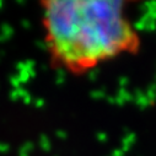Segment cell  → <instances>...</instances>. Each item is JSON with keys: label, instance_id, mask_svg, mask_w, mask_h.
<instances>
[{"label": "cell", "instance_id": "1", "mask_svg": "<svg viewBox=\"0 0 156 156\" xmlns=\"http://www.w3.org/2000/svg\"><path fill=\"white\" fill-rule=\"evenodd\" d=\"M128 3L115 0H49L41 3L44 42L53 63L84 75L121 55L136 54L141 38Z\"/></svg>", "mask_w": 156, "mask_h": 156}]
</instances>
